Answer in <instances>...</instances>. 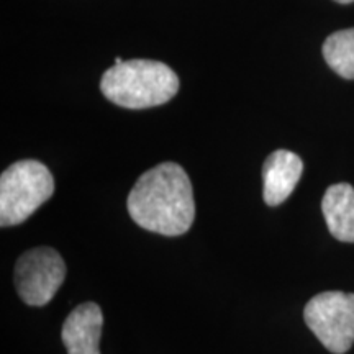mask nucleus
<instances>
[{"mask_svg":"<svg viewBox=\"0 0 354 354\" xmlns=\"http://www.w3.org/2000/svg\"><path fill=\"white\" fill-rule=\"evenodd\" d=\"M323 57L336 74L354 79V28L330 35L323 44Z\"/></svg>","mask_w":354,"mask_h":354,"instance_id":"1a4fd4ad","label":"nucleus"},{"mask_svg":"<svg viewBox=\"0 0 354 354\" xmlns=\"http://www.w3.org/2000/svg\"><path fill=\"white\" fill-rule=\"evenodd\" d=\"M55 192V179L43 162L24 159L0 176V225H20Z\"/></svg>","mask_w":354,"mask_h":354,"instance_id":"7ed1b4c3","label":"nucleus"},{"mask_svg":"<svg viewBox=\"0 0 354 354\" xmlns=\"http://www.w3.org/2000/svg\"><path fill=\"white\" fill-rule=\"evenodd\" d=\"M128 214L148 232L180 236L196 218L190 179L176 162H162L146 171L128 196Z\"/></svg>","mask_w":354,"mask_h":354,"instance_id":"f257e3e1","label":"nucleus"},{"mask_svg":"<svg viewBox=\"0 0 354 354\" xmlns=\"http://www.w3.org/2000/svg\"><path fill=\"white\" fill-rule=\"evenodd\" d=\"M335 2H338V3H351V2H354V0H335Z\"/></svg>","mask_w":354,"mask_h":354,"instance_id":"9d476101","label":"nucleus"},{"mask_svg":"<svg viewBox=\"0 0 354 354\" xmlns=\"http://www.w3.org/2000/svg\"><path fill=\"white\" fill-rule=\"evenodd\" d=\"M304 171V162L295 153L277 149L271 153L263 166L264 202L269 207H277L286 202L297 187Z\"/></svg>","mask_w":354,"mask_h":354,"instance_id":"0eeeda50","label":"nucleus"},{"mask_svg":"<svg viewBox=\"0 0 354 354\" xmlns=\"http://www.w3.org/2000/svg\"><path fill=\"white\" fill-rule=\"evenodd\" d=\"M323 216L331 236L338 241L354 243V187L342 183L330 185L322 201Z\"/></svg>","mask_w":354,"mask_h":354,"instance_id":"6e6552de","label":"nucleus"},{"mask_svg":"<svg viewBox=\"0 0 354 354\" xmlns=\"http://www.w3.org/2000/svg\"><path fill=\"white\" fill-rule=\"evenodd\" d=\"M66 277L64 259L48 246L33 248L15 264V287L20 299L32 307L50 304Z\"/></svg>","mask_w":354,"mask_h":354,"instance_id":"39448f33","label":"nucleus"},{"mask_svg":"<svg viewBox=\"0 0 354 354\" xmlns=\"http://www.w3.org/2000/svg\"><path fill=\"white\" fill-rule=\"evenodd\" d=\"M100 91L115 105L141 110L166 104L179 91V77L159 61L131 59L102 76Z\"/></svg>","mask_w":354,"mask_h":354,"instance_id":"f03ea898","label":"nucleus"},{"mask_svg":"<svg viewBox=\"0 0 354 354\" xmlns=\"http://www.w3.org/2000/svg\"><path fill=\"white\" fill-rule=\"evenodd\" d=\"M102 325L104 315L97 304L86 302L74 308L61 331L68 354H100Z\"/></svg>","mask_w":354,"mask_h":354,"instance_id":"423d86ee","label":"nucleus"},{"mask_svg":"<svg viewBox=\"0 0 354 354\" xmlns=\"http://www.w3.org/2000/svg\"><path fill=\"white\" fill-rule=\"evenodd\" d=\"M305 323L328 351L344 354L354 343V294L330 290L308 300Z\"/></svg>","mask_w":354,"mask_h":354,"instance_id":"20e7f679","label":"nucleus"}]
</instances>
